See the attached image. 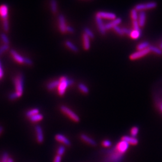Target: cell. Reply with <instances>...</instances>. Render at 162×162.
I'll list each match as a JSON object with an SVG mask.
<instances>
[{
	"label": "cell",
	"mask_w": 162,
	"mask_h": 162,
	"mask_svg": "<svg viewBox=\"0 0 162 162\" xmlns=\"http://www.w3.org/2000/svg\"><path fill=\"white\" fill-rule=\"evenodd\" d=\"M59 84L58 86V94L59 96H63L66 92L67 88L74 84V81L67 76H61L59 79Z\"/></svg>",
	"instance_id": "1"
},
{
	"label": "cell",
	"mask_w": 162,
	"mask_h": 162,
	"mask_svg": "<svg viewBox=\"0 0 162 162\" xmlns=\"http://www.w3.org/2000/svg\"><path fill=\"white\" fill-rule=\"evenodd\" d=\"M13 82L15 86L16 92L19 97H21L23 92L24 78L22 74H19L13 79Z\"/></svg>",
	"instance_id": "2"
},
{
	"label": "cell",
	"mask_w": 162,
	"mask_h": 162,
	"mask_svg": "<svg viewBox=\"0 0 162 162\" xmlns=\"http://www.w3.org/2000/svg\"><path fill=\"white\" fill-rule=\"evenodd\" d=\"M60 110L65 115H66L73 121L75 122H78L80 121L79 117L68 106L66 105H61L60 106Z\"/></svg>",
	"instance_id": "3"
},
{
	"label": "cell",
	"mask_w": 162,
	"mask_h": 162,
	"mask_svg": "<svg viewBox=\"0 0 162 162\" xmlns=\"http://www.w3.org/2000/svg\"><path fill=\"white\" fill-rule=\"evenodd\" d=\"M122 154L118 152L115 148L108 151L106 162H120L123 157Z\"/></svg>",
	"instance_id": "4"
},
{
	"label": "cell",
	"mask_w": 162,
	"mask_h": 162,
	"mask_svg": "<svg viewBox=\"0 0 162 162\" xmlns=\"http://www.w3.org/2000/svg\"><path fill=\"white\" fill-rule=\"evenodd\" d=\"M157 4L155 2L151 1V2H148L147 3L138 4L135 6V9L137 11H139V12L144 11L145 12V10L155 9L157 7Z\"/></svg>",
	"instance_id": "5"
},
{
	"label": "cell",
	"mask_w": 162,
	"mask_h": 162,
	"mask_svg": "<svg viewBox=\"0 0 162 162\" xmlns=\"http://www.w3.org/2000/svg\"><path fill=\"white\" fill-rule=\"evenodd\" d=\"M150 52H151V51L148 48L146 49L142 50V51H138L130 55L129 58H130V59H131V60H136V59H138L139 58H141L142 57L146 56L147 55H148Z\"/></svg>",
	"instance_id": "6"
},
{
	"label": "cell",
	"mask_w": 162,
	"mask_h": 162,
	"mask_svg": "<svg viewBox=\"0 0 162 162\" xmlns=\"http://www.w3.org/2000/svg\"><path fill=\"white\" fill-rule=\"evenodd\" d=\"M129 145H130L127 142L121 140L117 144V145H115L114 148L120 153L124 154L128 150L129 148Z\"/></svg>",
	"instance_id": "7"
},
{
	"label": "cell",
	"mask_w": 162,
	"mask_h": 162,
	"mask_svg": "<svg viewBox=\"0 0 162 162\" xmlns=\"http://www.w3.org/2000/svg\"><path fill=\"white\" fill-rule=\"evenodd\" d=\"M95 22H96L97 27H98V28H99V32H100V34L103 36L105 35L106 32V29L105 28V25H104V23H103L102 18H101L99 16L95 15Z\"/></svg>",
	"instance_id": "8"
},
{
	"label": "cell",
	"mask_w": 162,
	"mask_h": 162,
	"mask_svg": "<svg viewBox=\"0 0 162 162\" xmlns=\"http://www.w3.org/2000/svg\"><path fill=\"white\" fill-rule=\"evenodd\" d=\"M58 26L60 32L62 34H64L66 32V19L63 15H59L58 16Z\"/></svg>",
	"instance_id": "9"
},
{
	"label": "cell",
	"mask_w": 162,
	"mask_h": 162,
	"mask_svg": "<svg viewBox=\"0 0 162 162\" xmlns=\"http://www.w3.org/2000/svg\"><path fill=\"white\" fill-rule=\"evenodd\" d=\"M55 139L58 142L63 144V145L67 146V147H69L71 145L70 141L66 136H64L62 134H61V133L56 134L55 136Z\"/></svg>",
	"instance_id": "10"
},
{
	"label": "cell",
	"mask_w": 162,
	"mask_h": 162,
	"mask_svg": "<svg viewBox=\"0 0 162 162\" xmlns=\"http://www.w3.org/2000/svg\"><path fill=\"white\" fill-rule=\"evenodd\" d=\"M35 131L36 133V139L37 141L39 144H42L45 138H44V134L43 132V129L41 126L39 125H37L35 127Z\"/></svg>",
	"instance_id": "11"
},
{
	"label": "cell",
	"mask_w": 162,
	"mask_h": 162,
	"mask_svg": "<svg viewBox=\"0 0 162 162\" xmlns=\"http://www.w3.org/2000/svg\"><path fill=\"white\" fill-rule=\"evenodd\" d=\"M80 138L82 141H84V142H85L86 144H87L91 146L95 147L97 145L96 141L86 134H84V133L81 134Z\"/></svg>",
	"instance_id": "12"
},
{
	"label": "cell",
	"mask_w": 162,
	"mask_h": 162,
	"mask_svg": "<svg viewBox=\"0 0 162 162\" xmlns=\"http://www.w3.org/2000/svg\"><path fill=\"white\" fill-rule=\"evenodd\" d=\"M96 15L99 16L101 18H104L109 20H114L116 19V15L113 13L105 12H97Z\"/></svg>",
	"instance_id": "13"
},
{
	"label": "cell",
	"mask_w": 162,
	"mask_h": 162,
	"mask_svg": "<svg viewBox=\"0 0 162 162\" xmlns=\"http://www.w3.org/2000/svg\"><path fill=\"white\" fill-rule=\"evenodd\" d=\"M121 140L127 142L129 145H136L138 144V139L136 138L130 136H123L121 138Z\"/></svg>",
	"instance_id": "14"
},
{
	"label": "cell",
	"mask_w": 162,
	"mask_h": 162,
	"mask_svg": "<svg viewBox=\"0 0 162 162\" xmlns=\"http://www.w3.org/2000/svg\"><path fill=\"white\" fill-rule=\"evenodd\" d=\"M121 21H122V19L121 18H116L114 20H112L111 22L106 23L105 25V28H106V31L109 30L111 29H113V28L114 26H117L119 24H120L121 23Z\"/></svg>",
	"instance_id": "15"
},
{
	"label": "cell",
	"mask_w": 162,
	"mask_h": 162,
	"mask_svg": "<svg viewBox=\"0 0 162 162\" xmlns=\"http://www.w3.org/2000/svg\"><path fill=\"white\" fill-rule=\"evenodd\" d=\"M146 18H147V15L145 12L144 11L140 12L139 14V17H138V22H139L140 27L142 28L145 26L146 23Z\"/></svg>",
	"instance_id": "16"
},
{
	"label": "cell",
	"mask_w": 162,
	"mask_h": 162,
	"mask_svg": "<svg viewBox=\"0 0 162 162\" xmlns=\"http://www.w3.org/2000/svg\"><path fill=\"white\" fill-rule=\"evenodd\" d=\"M10 53L13 56V58L15 59V60L16 61H17L18 62L22 64V63H24L25 61V58L23 57L22 56H21L20 54H19L18 52H16L15 50H12L10 51Z\"/></svg>",
	"instance_id": "17"
},
{
	"label": "cell",
	"mask_w": 162,
	"mask_h": 162,
	"mask_svg": "<svg viewBox=\"0 0 162 162\" xmlns=\"http://www.w3.org/2000/svg\"><path fill=\"white\" fill-rule=\"evenodd\" d=\"M0 16L4 19H7L8 17V6L3 5L0 7Z\"/></svg>",
	"instance_id": "18"
},
{
	"label": "cell",
	"mask_w": 162,
	"mask_h": 162,
	"mask_svg": "<svg viewBox=\"0 0 162 162\" xmlns=\"http://www.w3.org/2000/svg\"><path fill=\"white\" fill-rule=\"evenodd\" d=\"M83 39V44H84V48L85 51H88L90 49L91 44H90V39L85 34H83L82 36Z\"/></svg>",
	"instance_id": "19"
},
{
	"label": "cell",
	"mask_w": 162,
	"mask_h": 162,
	"mask_svg": "<svg viewBox=\"0 0 162 162\" xmlns=\"http://www.w3.org/2000/svg\"><path fill=\"white\" fill-rule=\"evenodd\" d=\"M59 84V81L58 80H54L50 82H49L46 85V88L49 91H52L55 88H58V86Z\"/></svg>",
	"instance_id": "20"
},
{
	"label": "cell",
	"mask_w": 162,
	"mask_h": 162,
	"mask_svg": "<svg viewBox=\"0 0 162 162\" xmlns=\"http://www.w3.org/2000/svg\"><path fill=\"white\" fill-rule=\"evenodd\" d=\"M65 45H66V46L73 52L77 53L79 52V49L78 47L76 45H75L72 42L69 40H66V42H65Z\"/></svg>",
	"instance_id": "21"
},
{
	"label": "cell",
	"mask_w": 162,
	"mask_h": 162,
	"mask_svg": "<svg viewBox=\"0 0 162 162\" xmlns=\"http://www.w3.org/2000/svg\"><path fill=\"white\" fill-rule=\"evenodd\" d=\"M50 6L52 13L53 14H56L58 11V4L56 0H51Z\"/></svg>",
	"instance_id": "22"
},
{
	"label": "cell",
	"mask_w": 162,
	"mask_h": 162,
	"mask_svg": "<svg viewBox=\"0 0 162 162\" xmlns=\"http://www.w3.org/2000/svg\"><path fill=\"white\" fill-rule=\"evenodd\" d=\"M43 119V115L41 114H36V115L32 116L29 118L30 121H31L32 122H37L40 121Z\"/></svg>",
	"instance_id": "23"
},
{
	"label": "cell",
	"mask_w": 162,
	"mask_h": 162,
	"mask_svg": "<svg viewBox=\"0 0 162 162\" xmlns=\"http://www.w3.org/2000/svg\"><path fill=\"white\" fill-rule=\"evenodd\" d=\"M141 34H142L141 29H140V30H134V29H133L132 31V33H131V34L130 36L131 37L132 39H133L134 40H136V39H139L141 37Z\"/></svg>",
	"instance_id": "24"
},
{
	"label": "cell",
	"mask_w": 162,
	"mask_h": 162,
	"mask_svg": "<svg viewBox=\"0 0 162 162\" xmlns=\"http://www.w3.org/2000/svg\"><path fill=\"white\" fill-rule=\"evenodd\" d=\"M39 109H37V108H34V109H30L29 111H28L26 112V116L29 118L30 117L34 116L36 114H39Z\"/></svg>",
	"instance_id": "25"
},
{
	"label": "cell",
	"mask_w": 162,
	"mask_h": 162,
	"mask_svg": "<svg viewBox=\"0 0 162 162\" xmlns=\"http://www.w3.org/2000/svg\"><path fill=\"white\" fill-rule=\"evenodd\" d=\"M149 49L151 52L154 53L155 54L157 55H162V50L160 49L159 48H157L152 45H150L149 47Z\"/></svg>",
	"instance_id": "26"
},
{
	"label": "cell",
	"mask_w": 162,
	"mask_h": 162,
	"mask_svg": "<svg viewBox=\"0 0 162 162\" xmlns=\"http://www.w3.org/2000/svg\"><path fill=\"white\" fill-rule=\"evenodd\" d=\"M150 46V44L149 42H142L141 43H139L136 48L138 51H142V50H144V49H146L147 48H148Z\"/></svg>",
	"instance_id": "27"
},
{
	"label": "cell",
	"mask_w": 162,
	"mask_h": 162,
	"mask_svg": "<svg viewBox=\"0 0 162 162\" xmlns=\"http://www.w3.org/2000/svg\"><path fill=\"white\" fill-rule=\"evenodd\" d=\"M78 88L79 90L85 94H88L89 93V89L86 85L83 83H79L78 84Z\"/></svg>",
	"instance_id": "28"
},
{
	"label": "cell",
	"mask_w": 162,
	"mask_h": 162,
	"mask_svg": "<svg viewBox=\"0 0 162 162\" xmlns=\"http://www.w3.org/2000/svg\"><path fill=\"white\" fill-rule=\"evenodd\" d=\"M66 152V147L64 145H59L56 150V155H58L59 156H62Z\"/></svg>",
	"instance_id": "29"
},
{
	"label": "cell",
	"mask_w": 162,
	"mask_h": 162,
	"mask_svg": "<svg viewBox=\"0 0 162 162\" xmlns=\"http://www.w3.org/2000/svg\"><path fill=\"white\" fill-rule=\"evenodd\" d=\"M139 129L138 127L137 126L133 127L130 130V136L132 137L136 138L139 133Z\"/></svg>",
	"instance_id": "30"
},
{
	"label": "cell",
	"mask_w": 162,
	"mask_h": 162,
	"mask_svg": "<svg viewBox=\"0 0 162 162\" xmlns=\"http://www.w3.org/2000/svg\"><path fill=\"white\" fill-rule=\"evenodd\" d=\"M84 32H85V34L88 37H89L90 39H92L94 38V35L93 34V32H92V31L89 28H88L87 27H85L84 29Z\"/></svg>",
	"instance_id": "31"
},
{
	"label": "cell",
	"mask_w": 162,
	"mask_h": 162,
	"mask_svg": "<svg viewBox=\"0 0 162 162\" xmlns=\"http://www.w3.org/2000/svg\"><path fill=\"white\" fill-rule=\"evenodd\" d=\"M139 15L138 14V11L134 8L131 10V18L133 21H138Z\"/></svg>",
	"instance_id": "32"
},
{
	"label": "cell",
	"mask_w": 162,
	"mask_h": 162,
	"mask_svg": "<svg viewBox=\"0 0 162 162\" xmlns=\"http://www.w3.org/2000/svg\"><path fill=\"white\" fill-rule=\"evenodd\" d=\"M113 29H114V31L116 32V33H117V34H118L119 36H124V32H123V31H122V28H120V27H119L118 25L114 26V27L113 28Z\"/></svg>",
	"instance_id": "33"
},
{
	"label": "cell",
	"mask_w": 162,
	"mask_h": 162,
	"mask_svg": "<svg viewBox=\"0 0 162 162\" xmlns=\"http://www.w3.org/2000/svg\"><path fill=\"white\" fill-rule=\"evenodd\" d=\"M112 143L109 139H105L102 142V145L105 148H109L112 146Z\"/></svg>",
	"instance_id": "34"
},
{
	"label": "cell",
	"mask_w": 162,
	"mask_h": 162,
	"mask_svg": "<svg viewBox=\"0 0 162 162\" xmlns=\"http://www.w3.org/2000/svg\"><path fill=\"white\" fill-rule=\"evenodd\" d=\"M9 48V45H5V44L0 47V55H1L4 52L7 51Z\"/></svg>",
	"instance_id": "35"
},
{
	"label": "cell",
	"mask_w": 162,
	"mask_h": 162,
	"mask_svg": "<svg viewBox=\"0 0 162 162\" xmlns=\"http://www.w3.org/2000/svg\"><path fill=\"white\" fill-rule=\"evenodd\" d=\"M18 98H19V96L18 95L17 93L16 92H13V93H11L10 94V95H9V99L10 100H16Z\"/></svg>",
	"instance_id": "36"
},
{
	"label": "cell",
	"mask_w": 162,
	"mask_h": 162,
	"mask_svg": "<svg viewBox=\"0 0 162 162\" xmlns=\"http://www.w3.org/2000/svg\"><path fill=\"white\" fill-rule=\"evenodd\" d=\"M1 38L2 39V40L3 41L5 45H9V38L7 37V36L6 35H5L4 34H1Z\"/></svg>",
	"instance_id": "37"
},
{
	"label": "cell",
	"mask_w": 162,
	"mask_h": 162,
	"mask_svg": "<svg viewBox=\"0 0 162 162\" xmlns=\"http://www.w3.org/2000/svg\"><path fill=\"white\" fill-rule=\"evenodd\" d=\"M3 28H4V29L5 31H6V32L9 31V21L7 19L3 21Z\"/></svg>",
	"instance_id": "38"
},
{
	"label": "cell",
	"mask_w": 162,
	"mask_h": 162,
	"mask_svg": "<svg viewBox=\"0 0 162 162\" xmlns=\"http://www.w3.org/2000/svg\"><path fill=\"white\" fill-rule=\"evenodd\" d=\"M9 158V154L7 152H4L3 154V156H2V161L1 162H8Z\"/></svg>",
	"instance_id": "39"
},
{
	"label": "cell",
	"mask_w": 162,
	"mask_h": 162,
	"mask_svg": "<svg viewBox=\"0 0 162 162\" xmlns=\"http://www.w3.org/2000/svg\"><path fill=\"white\" fill-rule=\"evenodd\" d=\"M133 26L134 30H140L141 27L139 26L138 21H133Z\"/></svg>",
	"instance_id": "40"
},
{
	"label": "cell",
	"mask_w": 162,
	"mask_h": 162,
	"mask_svg": "<svg viewBox=\"0 0 162 162\" xmlns=\"http://www.w3.org/2000/svg\"><path fill=\"white\" fill-rule=\"evenodd\" d=\"M122 31H123V32H124V34L130 36V34H131V33H132V29H130L127 28H125V27L122 28Z\"/></svg>",
	"instance_id": "41"
},
{
	"label": "cell",
	"mask_w": 162,
	"mask_h": 162,
	"mask_svg": "<svg viewBox=\"0 0 162 162\" xmlns=\"http://www.w3.org/2000/svg\"><path fill=\"white\" fill-rule=\"evenodd\" d=\"M24 63L28 65V66H32V61L28 58H25Z\"/></svg>",
	"instance_id": "42"
},
{
	"label": "cell",
	"mask_w": 162,
	"mask_h": 162,
	"mask_svg": "<svg viewBox=\"0 0 162 162\" xmlns=\"http://www.w3.org/2000/svg\"><path fill=\"white\" fill-rule=\"evenodd\" d=\"M66 32H70V33H74L75 32V29L73 27L70 26H67L66 27Z\"/></svg>",
	"instance_id": "43"
},
{
	"label": "cell",
	"mask_w": 162,
	"mask_h": 162,
	"mask_svg": "<svg viewBox=\"0 0 162 162\" xmlns=\"http://www.w3.org/2000/svg\"><path fill=\"white\" fill-rule=\"evenodd\" d=\"M61 159H62L61 156H59L58 155H56L54 157L53 162H61Z\"/></svg>",
	"instance_id": "44"
},
{
	"label": "cell",
	"mask_w": 162,
	"mask_h": 162,
	"mask_svg": "<svg viewBox=\"0 0 162 162\" xmlns=\"http://www.w3.org/2000/svg\"><path fill=\"white\" fill-rule=\"evenodd\" d=\"M3 68L1 67V62H0V79H1L3 77Z\"/></svg>",
	"instance_id": "45"
},
{
	"label": "cell",
	"mask_w": 162,
	"mask_h": 162,
	"mask_svg": "<svg viewBox=\"0 0 162 162\" xmlns=\"http://www.w3.org/2000/svg\"><path fill=\"white\" fill-rule=\"evenodd\" d=\"M3 130H4L3 127H2L1 125H0V135H1V133H3Z\"/></svg>",
	"instance_id": "46"
},
{
	"label": "cell",
	"mask_w": 162,
	"mask_h": 162,
	"mask_svg": "<svg viewBox=\"0 0 162 162\" xmlns=\"http://www.w3.org/2000/svg\"><path fill=\"white\" fill-rule=\"evenodd\" d=\"M158 107L160 108V110L162 112V103H160L159 105H158Z\"/></svg>",
	"instance_id": "47"
},
{
	"label": "cell",
	"mask_w": 162,
	"mask_h": 162,
	"mask_svg": "<svg viewBox=\"0 0 162 162\" xmlns=\"http://www.w3.org/2000/svg\"><path fill=\"white\" fill-rule=\"evenodd\" d=\"M8 162H13V158H10V157H9V160H8Z\"/></svg>",
	"instance_id": "48"
},
{
	"label": "cell",
	"mask_w": 162,
	"mask_h": 162,
	"mask_svg": "<svg viewBox=\"0 0 162 162\" xmlns=\"http://www.w3.org/2000/svg\"><path fill=\"white\" fill-rule=\"evenodd\" d=\"M159 48L161 49L162 50V41H161V42L160 43V45H159Z\"/></svg>",
	"instance_id": "49"
}]
</instances>
